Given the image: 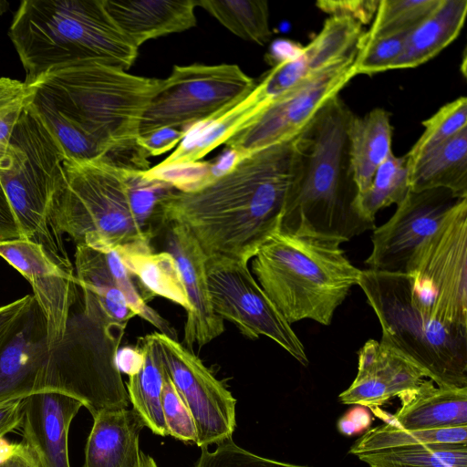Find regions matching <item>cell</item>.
I'll list each match as a JSON object with an SVG mask.
<instances>
[{"label":"cell","instance_id":"1","mask_svg":"<svg viewBox=\"0 0 467 467\" xmlns=\"http://www.w3.org/2000/svg\"><path fill=\"white\" fill-rule=\"evenodd\" d=\"M295 139L237 159L228 171L198 190L170 192L158 205L162 228L184 226L207 258L248 263L280 223L292 180Z\"/></svg>","mask_w":467,"mask_h":467},{"label":"cell","instance_id":"2","mask_svg":"<svg viewBox=\"0 0 467 467\" xmlns=\"http://www.w3.org/2000/svg\"><path fill=\"white\" fill-rule=\"evenodd\" d=\"M63 185L54 218L77 245L121 252L151 251L162 228L158 205L175 188L143 171L117 167L106 159L63 161Z\"/></svg>","mask_w":467,"mask_h":467},{"label":"cell","instance_id":"3","mask_svg":"<svg viewBox=\"0 0 467 467\" xmlns=\"http://www.w3.org/2000/svg\"><path fill=\"white\" fill-rule=\"evenodd\" d=\"M354 114L338 95L329 99L296 136L292 180L280 228L349 241L375 222L357 208L358 190L348 130Z\"/></svg>","mask_w":467,"mask_h":467},{"label":"cell","instance_id":"4","mask_svg":"<svg viewBox=\"0 0 467 467\" xmlns=\"http://www.w3.org/2000/svg\"><path fill=\"white\" fill-rule=\"evenodd\" d=\"M162 79L137 76L96 60L52 67L28 86L89 137L105 146L113 165L148 171L140 126Z\"/></svg>","mask_w":467,"mask_h":467},{"label":"cell","instance_id":"5","mask_svg":"<svg viewBox=\"0 0 467 467\" xmlns=\"http://www.w3.org/2000/svg\"><path fill=\"white\" fill-rule=\"evenodd\" d=\"M342 243L278 224L252 258L256 282L290 325L310 319L329 326L358 285L361 270L346 256Z\"/></svg>","mask_w":467,"mask_h":467},{"label":"cell","instance_id":"6","mask_svg":"<svg viewBox=\"0 0 467 467\" xmlns=\"http://www.w3.org/2000/svg\"><path fill=\"white\" fill-rule=\"evenodd\" d=\"M8 36L29 84L59 65L96 60L128 70L139 48L107 12L104 0H25Z\"/></svg>","mask_w":467,"mask_h":467},{"label":"cell","instance_id":"7","mask_svg":"<svg viewBox=\"0 0 467 467\" xmlns=\"http://www.w3.org/2000/svg\"><path fill=\"white\" fill-rule=\"evenodd\" d=\"M31 100L23 109L8 149L0 159V183L22 239L40 245L57 265L75 274L63 234L54 218L56 199L63 185L66 154Z\"/></svg>","mask_w":467,"mask_h":467},{"label":"cell","instance_id":"8","mask_svg":"<svg viewBox=\"0 0 467 467\" xmlns=\"http://www.w3.org/2000/svg\"><path fill=\"white\" fill-rule=\"evenodd\" d=\"M358 285L379 321L381 342L437 386L467 387V328L444 324L419 308L409 275L361 270Z\"/></svg>","mask_w":467,"mask_h":467},{"label":"cell","instance_id":"9","mask_svg":"<svg viewBox=\"0 0 467 467\" xmlns=\"http://www.w3.org/2000/svg\"><path fill=\"white\" fill-rule=\"evenodd\" d=\"M83 311L70 317L64 340L53 352L46 390L76 398L92 416L126 409L130 400L117 354L128 323L113 318L93 298L83 296Z\"/></svg>","mask_w":467,"mask_h":467},{"label":"cell","instance_id":"10","mask_svg":"<svg viewBox=\"0 0 467 467\" xmlns=\"http://www.w3.org/2000/svg\"><path fill=\"white\" fill-rule=\"evenodd\" d=\"M419 308L467 328V198H461L416 250L407 269Z\"/></svg>","mask_w":467,"mask_h":467},{"label":"cell","instance_id":"11","mask_svg":"<svg viewBox=\"0 0 467 467\" xmlns=\"http://www.w3.org/2000/svg\"><path fill=\"white\" fill-rule=\"evenodd\" d=\"M255 80L238 65H175L149 104L140 136L161 128L187 130L244 96Z\"/></svg>","mask_w":467,"mask_h":467},{"label":"cell","instance_id":"12","mask_svg":"<svg viewBox=\"0 0 467 467\" xmlns=\"http://www.w3.org/2000/svg\"><path fill=\"white\" fill-rule=\"evenodd\" d=\"M209 295L214 313L232 322L250 339L265 336L303 366L308 365L305 347L248 268V263L225 257L207 258Z\"/></svg>","mask_w":467,"mask_h":467},{"label":"cell","instance_id":"13","mask_svg":"<svg viewBox=\"0 0 467 467\" xmlns=\"http://www.w3.org/2000/svg\"><path fill=\"white\" fill-rule=\"evenodd\" d=\"M357 51L337 59L276 97L224 144L237 159L296 137L321 106L356 76Z\"/></svg>","mask_w":467,"mask_h":467},{"label":"cell","instance_id":"14","mask_svg":"<svg viewBox=\"0 0 467 467\" xmlns=\"http://www.w3.org/2000/svg\"><path fill=\"white\" fill-rule=\"evenodd\" d=\"M165 370L189 408L199 448L232 439L236 426V400L223 381L192 349L178 339L152 333Z\"/></svg>","mask_w":467,"mask_h":467},{"label":"cell","instance_id":"15","mask_svg":"<svg viewBox=\"0 0 467 467\" xmlns=\"http://www.w3.org/2000/svg\"><path fill=\"white\" fill-rule=\"evenodd\" d=\"M461 199L446 189L410 191L384 224L375 227L365 264L373 271L406 274L420 245L431 235Z\"/></svg>","mask_w":467,"mask_h":467},{"label":"cell","instance_id":"16","mask_svg":"<svg viewBox=\"0 0 467 467\" xmlns=\"http://www.w3.org/2000/svg\"><path fill=\"white\" fill-rule=\"evenodd\" d=\"M0 256L31 285L46 322L49 348L56 351L66 336L77 298L75 274L57 265L40 245L22 238L0 241Z\"/></svg>","mask_w":467,"mask_h":467},{"label":"cell","instance_id":"17","mask_svg":"<svg viewBox=\"0 0 467 467\" xmlns=\"http://www.w3.org/2000/svg\"><path fill=\"white\" fill-rule=\"evenodd\" d=\"M52 361L46 322L35 302L0 351V403L44 391Z\"/></svg>","mask_w":467,"mask_h":467},{"label":"cell","instance_id":"18","mask_svg":"<svg viewBox=\"0 0 467 467\" xmlns=\"http://www.w3.org/2000/svg\"><path fill=\"white\" fill-rule=\"evenodd\" d=\"M166 228L164 247L175 259L190 310L184 326L183 345L202 348L224 331L223 320L213 308L207 284V256L190 232L178 223Z\"/></svg>","mask_w":467,"mask_h":467},{"label":"cell","instance_id":"19","mask_svg":"<svg viewBox=\"0 0 467 467\" xmlns=\"http://www.w3.org/2000/svg\"><path fill=\"white\" fill-rule=\"evenodd\" d=\"M425 378L419 367L397 350L368 339L358 351L357 375L338 400L343 404L379 408L418 387Z\"/></svg>","mask_w":467,"mask_h":467},{"label":"cell","instance_id":"20","mask_svg":"<svg viewBox=\"0 0 467 467\" xmlns=\"http://www.w3.org/2000/svg\"><path fill=\"white\" fill-rule=\"evenodd\" d=\"M83 404L57 390H45L24 399V441L39 467H70L68 431Z\"/></svg>","mask_w":467,"mask_h":467},{"label":"cell","instance_id":"21","mask_svg":"<svg viewBox=\"0 0 467 467\" xmlns=\"http://www.w3.org/2000/svg\"><path fill=\"white\" fill-rule=\"evenodd\" d=\"M394 414L369 409L383 422L405 430H436L467 426V387L435 386L431 379L401 395Z\"/></svg>","mask_w":467,"mask_h":467},{"label":"cell","instance_id":"22","mask_svg":"<svg viewBox=\"0 0 467 467\" xmlns=\"http://www.w3.org/2000/svg\"><path fill=\"white\" fill-rule=\"evenodd\" d=\"M259 84L213 118L188 128L177 148L156 165L170 168L200 161L205 155L248 126L269 104Z\"/></svg>","mask_w":467,"mask_h":467},{"label":"cell","instance_id":"23","mask_svg":"<svg viewBox=\"0 0 467 467\" xmlns=\"http://www.w3.org/2000/svg\"><path fill=\"white\" fill-rule=\"evenodd\" d=\"M104 5L117 26L138 48L148 40L196 25V0H104Z\"/></svg>","mask_w":467,"mask_h":467},{"label":"cell","instance_id":"24","mask_svg":"<svg viewBox=\"0 0 467 467\" xmlns=\"http://www.w3.org/2000/svg\"><path fill=\"white\" fill-rule=\"evenodd\" d=\"M92 417L84 467H141L140 434L145 425L137 412L105 410Z\"/></svg>","mask_w":467,"mask_h":467},{"label":"cell","instance_id":"25","mask_svg":"<svg viewBox=\"0 0 467 467\" xmlns=\"http://www.w3.org/2000/svg\"><path fill=\"white\" fill-rule=\"evenodd\" d=\"M467 14V0H441L435 10L404 40L391 69L411 68L433 58L460 34Z\"/></svg>","mask_w":467,"mask_h":467},{"label":"cell","instance_id":"26","mask_svg":"<svg viewBox=\"0 0 467 467\" xmlns=\"http://www.w3.org/2000/svg\"><path fill=\"white\" fill-rule=\"evenodd\" d=\"M390 114L380 108L353 116L348 130L351 168L358 194L370 186L379 166L391 151Z\"/></svg>","mask_w":467,"mask_h":467},{"label":"cell","instance_id":"27","mask_svg":"<svg viewBox=\"0 0 467 467\" xmlns=\"http://www.w3.org/2000/svg\"><path fill=\"white\" fill-rule=\"evenodd\" d=\"M409 171L412 192L441 188L467 198V129L418 160Z\"/></svg>","mask_w":467,"mask_h":467},{"label":"cell","instance_id":"28","mask_svg":"<svg viewBox=\"0 0 467 467\" xmlns=\"http://www.w3.org/2000/svg\"><path fill=\"white\" fill-rule=\"evenodd\" d=\"M137 346L143 353V362L138 372L129 376L130 403L145 427L156 435L168 436L161 401L166 374L153 335L140 337Z\"/></svg>","mask_w":467,"mask_h":467},{"label":"cell","instance_id":"29","mask_svg":"<svg viewBox=\"0 0 467 467\" xmlns=\"http://www.w3.org/2000/svg\"><path fill=\"white\" fill-rule=\"evenodd\" d=\"M122 264L135 277L143 298L148 303L161 296L190 310L182 279L174 257L168 252L117 251Z\"/></svg>","mask_w":467,"mask_h":467},{"label":"cell","instance_id":"30","mask_svg":"<svg viewBox=\"0 0 467 467\" xmlns=\"http://www.w3.org/2000/svg\"><path fill=\"white\" fill-rule=\"evenodd\" d=\"M220 24L242 39L264 46L272 37L265 0H196Z\"/></svg>","mask_w":467,"mask_h":467},{"label":"cell","instance_id":"31","mask_svg":"<svg viewBox=\"0 0 467 467\" xmlns=\"http://www.w3.org/2000/svg\"><path fill=\"white\" fill-rule=\"evenodd\" d=\"M434 443H467V426L436 430H405L383 422L366 431L349 449L358 456L384 450Z\"/></svg>","mask_w":467,"mask_h":467},{"label":"cell","instance_id":"32","mask_svg":"<svg viewBox=\"0 0 467 467\" xmlns=\"http://www.w3.org/2000/svg\"><path fill=\"white\" fill-rule=\"evenodd\" d=\"M369 467H467V443H434L358 455Z\"/></svg>","mask_w":467,"mask_h":467},{"label":"cell","instance_id":"33","mask_svg":"<svg viewBox=\"0 0 467 467\" xmlns=\"http://www.w3.org/2000/svg\"><path fill=\"white\" fill-rule=\"evenodd\" d=\"M410 171L406 155L392 152L379 166L369 188L358 194L357 208L366 219L375 222L376 213L393 203H400L410 188Z\"/></svg>","mask_w":467,"mask_h":467},{"label":"cell","instance_id":"34","mask_svg":"<svg viewBox=\"0 0 467 467\" xmlns=\"http://www.w3.org/2000/svg\"><path fill=\"white\" fill-rule=\"evenodd\" d=\"M34 90L31 104L60 143L66 157L78 160L104 158L109 161V151L105 146L75 126L49 99Z\"/></svg>","mask_w":467,"mask_h":467},{"label":"cell","instance_id":"35","mask_svg":"<svg viewBox=\"0 0 467 467\" xmlns=\"http://www.w3.org/2000/svg\"><path fill=\"white\" fill-rule=\"evenodd\" d=\"M424 131L406 153L409 171L420 158L467 129V99L460 97L442 106L422 122Z\"/></svg>","mask_w":467,"mask_h":467},{"label":"cell","instance_id":"36","mask_svg":"<svg viewBox=\"0 0 467 467\" xmlns=\"http://www.w3.org/2000/svg\"><path fill=\"white\" fill-rule=\"evenodd\" d=\"M441 0H380L373 23L366 35H408L422 23Z\"/></svg>","mask_w":467,"mask_h":467},{"label":"cell","instance_id":"37","mask_svg":"<svg viewBox=\"0 0 467 467\" xmlns=\"http://www.w3.org/2000/svg\"><path fill=\"white\" fill-rule=\"evenodd\" d=\"M407 35L391 36H361L356 59V75H373L392 68L404 46Z\"/></svg>","mask_w":467,"mask_h":467},{"label":"cell","instance_id":"38","mask_svg":"<svg viewBox=\"0 0 467 467\" xmlns=\"http://www.w3.org/2000/svg\"><path fill=\"white\" fill-rule=\"evenodd\" d=\"M201 450L194 467H309L262 457L243 449L232 439L217 444L212 451L208 447Z\"/></svg>","mask_w":467,"mask_h":467},{"label":"cell","instance_id":"39","mask_svg":"<svg viewBox=\"0 0 467 467\" xmlns=\"http://www.w3.org/2000/svg\"><path fill=\"white\" fill-rule=\"evenodd\" d=\"M161 401L168 435L181 441L195 444L197 430L192 415L167 374Z\"/></svg>","mask_w":467,"mask_h":467},{"label":"cell","instance_id":"40","mask_svg":"<svg viewBox=\"0 0 467 467\" xmlns=\"http://www.w3.org/2000/svg\"><path fill=\"white\" fill-rule=\"evenodd\" d=\"M380 0H319L317 6L329 16L346 17L361 26L375 16Z\"/></svg>","mask_w":467,"mask_h":467},{"label":"cell","instance_id":"41","mask_svg":"<svg viewBox=\"0 0 467 467\" xmlns=\"http://www.w3.org/2000/svg\"><path fill=\"white\" fill-rule=\"evenodd\" d=\"M186 134L185 130L161 128L140 136L139 143L149 157L161 155L178 145Z\"/></svg>","mask_w":467,"mask_h":467},{"label":"cell","instance_id":"42","mask_svg":"<svg viewBox=\"0 0 467 467\" xmlns=\"http://www.w3.org/2000/svg\"><path fill=\"white\" fill-rule=\"evenodd\" d=\"M28 87L29 91L24 97L0 109V159L8 149L13 131L23 109L34 96V88L31 86Z\"/></svg>","mask_w":467,"mask_h":467},{"label":"cell","instance_id":"43","mask_svg":"<svg viewBox=\"0 0 467 467\" xmlns=\"http://www.w3.org/2000/svg\"><path fill=\"white\" fill-rule=\"evenodd\" d=\"M373 421L368 408L355 405L348 410L337 420V431L345 436H354L368 431Z\"/></svg>","mask_w":467,"mask_h":467},{"label":"cell","instance_id":"44","mask_svg":"<svg viewBox=\"0 0 467 467\" xmlns=\"http://www.w3.org/2000/svg\"><path fill=\"white\" fill-rule=\"evenodd\" d=\"M22 234L8 198L0 183V241L21 239Z\"/></svg>","mask_w":467,"mask_h":467},{"label":"cell","instance_id":"45","mask_svg":"<svg viewBox=\"0 0 467 467\" xmlns=\"http://www.w3.org/2000/svg\"><path fill=\"white\" fill-rule=\"evenodd\" d=\"M24 399L0 403V437L22 426Z\"/></svg>","mask_w":467,"mask_h":467},{"label":"cell","instance_id":"46","mask_svg":"<svg viewBox=\"0 0 467 467\" xmlns=\"http://www.w3.org/2000/svg\"><path fill=\"white\" fill-rule=\"evenodd\" d=\"M143 362V353L137 347H123L119 348L117 354V365L121 372L128 376L138 372Z\"/></svg>","mask_w":467,"mask_h":467},{"label":"cell","instance_id":"47","mask_svg":"<svg viewBox=\"0 0 467 467\" xmlns=\"http://www.w3.org/2000/svg\"><path fill=\"white\" fill-rule=\"evenodd\" d=\"M29 91L25 83L9 78H0V109L24 97Z\"/></svg>","mask_w":467,"mask_h":467},{"label":"cell","instance_id":"48","mask_svg":"<svg viewBox=\"0 0 467 467\" xmlns=\"http://www.w3.org/2000/svg\"><path fill=\"white\" fill-rule=\"evenodd\" d=\"M0 467H39V464L31 449L22 442L9 458L0 462Z\"/></svg>","mask_w":467,"mask_h":467},{"label":"cell","instance_id":"49","mask_svg":"<svg viewBox=\"0 0 467 467\" xmlns=\"http://www.w3.org/2000/svg\"><path fill=\"white\" fill-rule=\"evenodd\" d=\"M19 443H10L0 437V462L9 458L18 448Z\"/></svg>","mask_w":467,"mask_h":467},{"label":"cell","instance_id":"50","mask_svg":"<svg viewBox=\"0 0 467 467\" xmlns=\"http://www.w3.org/2000/svg\"><path fill=\"white\" fill-rule=\"evenodd\" d=\"M13 331L7 321L0 316V351L12 337Z\"/></svg>","mask_w":467,"mask_h":467},{"label":"cell","instance_id":"51","mask_svg":"<svg viewBox=\"0 0 467 467\" xmlns=\"http://www.w3.org/2000/svg\"><path fill=\"white\" fill-rule=\"evenodd\" d=\"M141 467H159L155 460L148 454L143 452Z\"/></svg>","mask_w":467,"mask_h":467},{"label":"cell","instance_id":"52","mask_svg":"<svg viewBox=\"0 0 467 467\" xmlns=\"http://www.w3.org/2000/svg\"><path fill=\"white\" fill-rule=\"evenodd\" d=\"M9 8L7 1H0V16H2Z\"/></svg>","mask_w":467,"mask_h":467}]
</instances>
